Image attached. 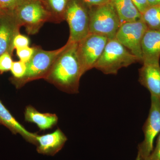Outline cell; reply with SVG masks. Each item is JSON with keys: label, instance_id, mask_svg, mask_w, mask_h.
<instances>
[{"label": "cell", "instance_id": "6", "mask_svg": "<svg viewBox=\"0 0 160 160\" xmlns=\"http://www.w3.org/2000/svg\"><path fill=\"white\" fill-rule=\"evenodd\" d=\"M86 6L82 0H70L68 3L65 20L69 26V42H78L89 34V10Z\"/></svg>", "mask_w": 160, "mask_h": 160}, {"label": "cell", "instance_id": "17", "mask_svg": "<svg viewBox=\"0 0 160 160\" xmlns=\"http://www.w3.org/2000/svg\"><path fill=\"white\" fill-rule=\"evenodd\" d=\"M50 12L52 21L60 22L65 20L66 8L70 0H42Z\"/></svg>", "mask_w": 160, "mask_h": 160}, {"label": "cell", "instance_id": "2", "mask_svg": "<svg viewBox=\"0 0 160 160\" xmlns=\"http://www.w3.org/2000/svg\"><path fill=\"white\" fill-rule=\"evenodd\" d=\"M138 62L140 60L114 38L108 40L94 68L105 74L116 75L123 67Z\"/></svg>", "mask_w": 160, "mask_h": 160}, {"label": "cell", "instance_id": "8", "mask_svg": "<svg viewBox=\"0 0 160 160\" xmlns=\"http://www.w3.org/2000/svg\"><path fill=\"white\" fill-rule=\"evenodd\" d=\"M142 130L144 138L138 146V153L141 160L146 159L153 149L156 137L160 133V101L151 95V105L149 115Z\"/></svg>", "mask_w": 160, "mask_h": 160}, {"label": "cell", "instance_id": "23", "mask_svg": "<svg viewBox=\"0 0 160 160\" xmlns=\"http://www.w3.org/2000/svg\"><path fill=\"white\" fill-rule=\"evenodd\" d=\"M29 44V39L26 36L18 33L13 40V45L14 49L28 47Z\"/></svg>", "mask_w": 160, "mask_h": 160}, {"label": "cell", "instance_id": "21", "mask_svg": "<svg viewBox=\"0 0 160 160\" xmlns=\"http://www.w3.org/2000/svg\"><path fill=\"white\" fill-rule=\"evenodd\" d=\"M34 52V47H24L16 49L17 55L20 61L27 63L29 62L33 55Z\"/></svg>", "mask_w": 160, "mask_h": 160}, {"label": "cell", "instance_id": "29", "mask_svg": "<svg viewBox=\"0 0 160 160\" xmlns=\"http://www.w3.org/2000/svg\"><path fill=\"white\" fill-rule=\"evenodd\" d=\"M4 10L2 9V7H1V6H0V13H2V12H4Z\"/></svg>", "mask_w": 160, "mask_h": 160}, {"label": "cell", "instance_id": "27", "mask_svg": "<svg viewBox=\"0 0 160 160\" xmlns=\"http://www.w3.org/2000/svg\"><path fill=\"white\" fill-rule=\"evenodd\" d=\"M149 7L150 6L160 5V0H148Z\"/></svg>", "mask_w": 160, "mask_h": 160}, {"label": "cell", "instance_id": "10", "mask_svg": "<svg viewBox=\"0 0 160 160\" xmlns=\"http://www.w3.org/2000/svg\"><path fill=\"white\" fill-rule=\"evenodd\" d=\"M21 27L12 12L0 13V55L6 52L12 55L13 40Z\"/></svg>", "mask_w": 160, "mask_h": 160}, {"label": "cell", "instance_id": "25", "mask_svg": "<svg viewBox=\"0 0 160 160\" xmlns=\"http://www.w3.org/2000/svg\"><path fill=\"white\" fill-rule=\"evenodd\" d=\"M141 14H142L149 7L148 0H131Z\"/></svg>", "mask_w": 160, "mask_h": 160}, {"label": "cell", "instance_id": "20", "mask_svg": "<svg viewBox=\"0 0 160 160\" xmlns=\"http://www.w3.org/2000/svg\"><path fill=\"white\" fill-rule=\"evenodd\" d=\"M13 62L12 55L9 52L0 55V72L2 73L11 70Z\"/></svg>", "mask_w": 160, "mask_h": 160}, {"label": "cell", "instance_id": "9", "mask_svg": "<svg viewBox=\"0 0 160 160\" xmlns=\"http://www.w3.org/2000/svg\"><path fill=\"white\" fill-rule=\"evenodd\" d=\"M148 29L142 18L138 21L121 24L115 38L142 63V43Z\"/></svg>", "mask_w": 160, "mask_h": 160}, {"label": "cell", "instance_id": "4", "mask_svg": "<svg viewBox=\"0 0 160 160\" xmlns=\"http://www.w3.org/2000/svg\"><path fill=\"white\" fill-rule=\"evenodd\" d=\"M89 8V33L103 36L109 39L115 38L121 23L111 1Z\"/></svg>", "mask_w": 160, "mask_h": 160}, {"label": "cell", "instance_id": "7", "mask_svg": "<svg viewBox=\"0 0 160 160\" xmlns=\"http://www.w3.org/2000/svg\"><path fill=\"white\" fill-rule=\"evenodd\" d=\"M109 40L103 36L89 33L78 42V54L84 74L94 68Z\"/></svg>", "mask_w": 160, "mask_h": 160}, {"label": "cell", "instance_id": "26", "mask_svg": "<svg viewBox=\"0 0 160 160\" xmlns=\"http://www.w3.org/2000/svg\"><path fill=\"white\" fill-rule=\"evenodd\" d=\"M88 7L104 5L111 2V0H82Z\"/></svg>", "mask_w": 160, "mask_h": 160}, {"label": "cell", "instance_id": "22", "mask_svg": "<svg viewBox=\"0 0 160 160\" xmlns=\"http://www.w3.org/2000/svg\"><path fill=\"white\" fill-rule=\"evenodd\" d=\"M25 0H0V6L5 11L12 12Z\"/></svg>", "mask_w": 160, "mask_h": 160}, {"label": "cell", "instance_id": "24", "mask_svg": "<svg viewBox=\"0 0 160 160\" xmlns=\"http://www.w3.org/2000/svg\"><path fill=\"white\" fill-rule=\"evenodd\" d=\"M143 160H160V133L158 135L155 147L151 153Z\"/></svg>", "mask_w": 160, "mask_h": 160}, {"label": "cell", "instance_id": "28", "mask_svg": "<svg viewBox=\"0 0 160 160\" xmlns=\"http://www.w3.org/2000/svg\"><path fill=\"white\" fill-rule=\"evenodd\" d=\"M136 160H141V158H140L139 155L138 154L137 157L136 159Z\"/></svg>", "mask_w": 160, "mask_h": 160}, {"label": "cell", "instance_id": "15", "mask_svg": "<svg viewBox=\"0 0 160 160\" xmlns=\"http://www.w3.org/2000/svg\"><path fill=\"white\" fill-rule=\"evenodd\" d=\"M24 116L26 122L35 123L42 130L51 129L57 124L58 120L56 114L42 113L31 106L26 107Z\"/></svg>", "mask_w": 160, "mask_h": 160}, {"label": "cell", "instance_id": "12", "mask_svg": "<svg viewBox=\"0 0 160 160\" xmlns=\"http://www.w3.org/2000/svg\"><path fill=\"white\" fill-rule=\"evenodd\" d=\"M142 64H159L160 30L148 29L142 43Z\"/></svg>", "mask_w": 160, "mask_h": 160}, {"label": "cell", "instance_id": "14", "mask_svg": "<svg viewBox=\"0 0 160 160\" xmlns=\"http://www.w3.org/2000/svg\"><path fill=\"white\" fill-rule=\"evenodd\" d=\"M0 124L6 126L14 134H19L27 142L37 145L36 133L26 130L9 112L0 100Z\"/></svg>", "mask_w": 160, "mask_h": 160}, {"label": "cell", "instance_id": "3", "mask_svg": "<svg viewBox=\"0 0 160 160\" xmlns=\"http://www.w3.org/2000/svg\"><path fill=\"white\" fill-rule=\"evenodd\" d=\"M66 46V44L60 49L51 51L44 50L39 46L34 47L32 57L26 63V71L25 75L18 79L11 78L12 82L18 89L29 82L41 78L45 79L56 60Z\"/></svg>", "mask_w": 160, "mask_h": 160}, {"label": "cell", "instance_id": "16", "mask_svg": "<svg viewBox=\"0 0 160 160\" xmlns=\"http://www.w3.org/2000/svg\"><path fill=\"white\" fill-rule=\"evenodd\" d=\"M121 24L141 19L142 14L131 0H111Z\"/></svg>", "mask_w": 160, "mask_h": 160}, {"label": "cell", "instance_id": "5", "mask_svg": "<svg viewBox=\"0 0 160 160\" xmlns=\"http://www.w3.org/2000/svg\"><path fill=\"white\" fill-rule=\"evenodd\" d=\"M12 12L29 34H36L44 23L52 21L51 14L42 0H25Z\"/></svg>", "mask_w": 160, "mask_h": 160}, {"label": "cell", "instance_id": "18", "mask_svg": "<svg viewBox=\"0 0 160 160\" xmlns=\"http://www.w3.org/2000/svg\"><path fill=\"white\" fill-rule=\"evenodd\" d=\"M142 18L148 29L160 30V5L150 6L142 14Z\"/></svg>", "mask_w": 160, "mask_h": 160}, {"label": "cell", "instance_id": "1", "mask_svg": "<svg viewBox=\"0 0 160 160\" xmlns=\"http://www.w3.org/2000/svg\"><path fill=\"white\" fill-rule=\"evenodd\" d=\"M45 79L62 91L79 92L80 80L84 74L78 52V43L67 42Z\"/></svg>", "mask_w": 160, "mask_h": 160}, {"label": "cell", "instance_id": "11", "mask_svg": "<svg viewBox=\"0 0 160 160\" xmlns=\"http://www.w3.org/2000/svg\"><path fill=\"white\" fill-rule=\"evenodd\" d=\"M37 150L40 154L54 156L62 149L67 138L60 129L51 133L36 137Z\"/></svg>", "mask_w": 160, "mask_h": 160}, {"label": "cell", "instance_id": "13", "mask_svg": "<svg viewBox=\"0 0 160 160\" xmlns=\"http://www.w3.org/2000/svg\"><path fill=\"white\" fill-rule=\"evenodd\" d=\"M138 72L140 84L160 101V64H143Z\"/></svg>", "mask_w": 160, "mask_h": 160}, {"label": "cell", "instance_id": "19", "mask_svg": "<svg viewBox=\"0 0 160 160\" xmlns=\"http://www.w3.org/2000/svg\"><path fill=\"white\" fill-rule=\"evenodd\" d=\"M13 78L12 79H18L23 78L26 71V63L22 61L13 62L11 70Z\"/></svg>", "mask_w": 160, "mask_h": 160}]
</instances>
